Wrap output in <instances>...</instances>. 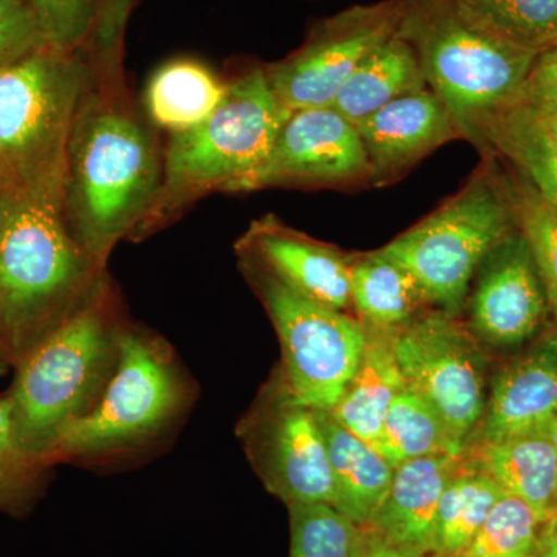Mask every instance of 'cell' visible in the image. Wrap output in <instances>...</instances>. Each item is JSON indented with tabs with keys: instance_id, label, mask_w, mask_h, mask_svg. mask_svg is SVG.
<instances>
[{
	"instance_id": "6da1fadb",
	"label": "cell",
	"mask_w": 557,
	"mask_h": 557,
	"mask_svg": "<svg viewBox=\"0 0 557 557\" xmlns=\"http://www.w3.org/2000/svg\"><path fill=\"white\" fill-rule=\"evenodd\" d=\"M100 271L70 230L64 178L0 190V311L14 366L94 295Z\"/></svg>"
},
{
	"instance_id": "7a4b0ae2",
	"label": "cell",
	"mask_w": 557,
	"mask_h": 557,
	"mask_svg": "<svg viewBox=\"0 0 557 557\" xmlns=\"http://www.w3.org/2000/svg\"><path fill=\"white\" fill-rule=\"evenodd\" d=\"M163 161L141 123L123 102L87 98L67 148L65 215L73 236L98 265L149 214Z\"/></svg>"
},
{
	"instance_id": "3957f363",
	"label": "cell",
	"mask_w": 557,
	"mask_h": 557,
	"mask_svg": "<svg viewBox=\"0 0 557 557\" xmlns=\"http://www.w3.org/2000/svg\"><path fill=\"white\" fill-rule=\"evenodd\" d=\"M123 325L95 289L17 361L7 397L21 445L50 467L58 440L101 397L120 357Z\"/></svg>"
},
{
	"instance_id": "277c9868",
	"label": "cell",
	"mask_w": 557,
	"mask_h": 557,
	"mask_svg": "<svg viewBox=\"0 0 557 557\" xmlns=\"http://www.w3.org/2000/svg\"><path fill=\"white\" fill-rule=\"evenodd\" d=\"M397 36L416 50L428 87L453 113L461 137L518 100L537 51L516 46L475 21L457 0H399Z\"/></svg>"
},
{
	"instance_id": "5b68a950",
	"label": "cell",
	"mask_w": 557,
	"mask_h": 557,
	"mask_svg": "<svg viewBox=\"0 0 557 557\" xmlns=\"http://www.w3.org/2000/svg\"><path fill=\"white\" fill-rule=\"evenodd\" d=\"M289 113L271 89L265 67L228 81L225 97L203 123L172 134L159 196L135 234L159 228L200 197L230 193L267 159Z\"/></svg>"
},
{
	"instance_id": "8992f818",
	"label": "cell",
	"mask_w": 557,
	"mask_h": 557,
	"mask_svg": "<svg viewBox=\"0 0 557 557\" xmlns=\"http://www.w3.org/2000/svg\"><path fill=\"white\" fill-rule=\"evenodd\" d=\"M90 90L89 64L76 50L46 47L0 69V190L65 177L70 137Z\"/></svg>"
},
{
	"instance_id": "52a82bcc",
	"label": "cell",
	"mask_w": 557,
	"mask_h": 557,
	"mask_svg": "<svg viewBox=\"0 0 557 557\" xmlns=\"http://www.w3.org/2000/svg\"><path fill=\"white\" fill-rule=\"evenodd\" d=\"M518 226L505 175L486 168L383 249L409 271L429 304L457 318L480 263Z\"/></svg>"
},
{
	"instance_id": "ba28073f",
	"label": "cell",
	"mask_w": 557,
	"mask_h": 557,
	"mask_svg": "<svg viewBox=\"0 0 557 557\" xmlns=\"http://www.w3.org/2000/svg\"><path fill=\"white\" fill-rule=\"evenodd\" d=\"M185 380L163 339L124 329L120 357L97 405L61 435L50 465L135 448L163 431L185 406Z\"/></svg>"
},
{
	"instance_id": "9c48e42d",
	"label": "cell",
	"mask_w": 557,
	"mask_h": 557,
	"mask_svg": "<svg viewBox=\"0 0 557 557\" xmlns=\"http://www.w3.org/2000/svg\"><path fill=\"white\" fill-rule=\"evenodd\" d=\"M244 262L276 327L289 392L299 405L330 412L357 373L369 330L343 311L306 298L256 263Z\"/></svg>"
},
{
	"instance_id": "30bf717a",
	"label": "cell",
	"mask_w": 557,
	"mask_h": 557,
	"mask_svg": "<svg viewBox=\"0 0 557 557\" xmlns=\"http://www.w3.org/2000/svg\"><path fill=\"white\" fill-rule=\"evenodd\" d=\"M456 319L435 310L388 332L406 383L465 446L485 412V361Z\"/></svg>"
},
{
	"instance_id": "8fae6325",
	"label": "cell",
	"mask_w": 557,
	"mask_h": 557,
	"mask_svg": "<svg viewBox=\"0 0 557 557\" xmlns=\"http://www.w3.org/2000/svg\"><path fill=\"white\" fill-rule=\"evenodd\" d=\"M401 3L386 0L330 17L292 57L267 65L271 89L289 110L330 108L351 73L395 36Z\"/></svg>"
},
{
	"instance_id": "7c38bea8",
	"label": "cell",
	"mask_w": 557,
	"mask_h": 557,
	"mask_svg": "<svg viewBox=\"0 0 557 557\" xmlns=\"http://www.w3.org/2000/svg\"><path fill=\"white\" fill-rule=\"evenodd\" d=\"M359 183H370V166L357 127L335 109H302L289 113L267 159L228 194Z\"/></svg>"
},
{
	"instance_id": "4fadbf2b",
	"label": "cell",
	"mask_w": 557,
	"mask_h": 557,
	"mask_svg": "<svg viewBox=\"0 0 557 557\" xmlns=\"http://www.w3.org/2000/svg\"><path fill=\"white\" fill-rule=\"evenodd\" d=\"M248 432L252 456L271 493L288 505L336 507L327 442L317 410L299 405L284 380V394Z\"/></svg>"
},
{
	"instance_id": "5bb4252c",
	"label": "cell",
	"mask_w": 557,
	"mask_h": 557,
	"mask_svg": "<svg viewBox=\"0 0 557 557\" xmlns=\"http://www.w3.org/2000/svg\"><path fill=\"white\" fill-rule=\"evenodd\" d=\"M474 277L469 319L480 339L509 347L536 335L552 309L533 249L519 226L487 252Z\"/></svg>"
},
{
	"instance_id": "9a60e30c",
	"label": "cell",
	"mask_w": 557,
	"mask_h": 557,
	"mask_svg": "<svg viewBox=\"0 0 557 557\" xmlns=\"http://www.w3.org/2000/svg\"><path fill=\"white\" fill-rule=\"evenodd\" d=\"M237 251L306 298L341 311L351 306L350 259L274 215L252 223Z\"/></svg>"
},
{
	"instance_id": "2e32d148",
	"label": "cell",
	"mask_w": 557,
	"mask_h": 557,
	"mask_svg": "<svg viewBox=\"0 0 557 557\" xmlns=\"http://www.w3.org/2000/svg\"><path fill=\"white\" fill-rule=\"evenodd\" d=\"M355 127L368 156L370 185L394 182L432 150L461 137L453 113L429 87L388 102Z\"/></svg>"
},
{
	"instance_id": "e0dca14e",
	"label": "cell",
	"mask_w": 557,
	"mask_h": 557,
	"mask_svg": "<svg viewBox=\"0 0 557 557\" xmlns=\"http://www.w3.org/2000/svg\"><path fill=\"white\" fill-rule=\"evenodd\" d=\"M557 417V332L539 339L494 379L479 442L537 431Z\"/></svg>"
},
{
	"instance_id": "ac0fdd59",
	"label": "cell",
	"mask_w": 557,
	"mask_h": 557,
	"mask_svg": "<svg viewBox=\"0 0 557 557\" xmlns=\"http://www.w3.org/2000/svg\"><path fill=\"white\" fill-rule=\"evenodd\" d=\"M463 456H428L394 469L387 496L372 527L388 541L413 552L435 553L440 500L450 479L463 469Z\"/></svg>"
},
{
	"instance_id": "d6986e66",
	"label": "cell",
	"mask_w": 557,
	"mask_h": 557,
	"mask_svg": "<svg viewBox=\"0 0 557 557\" xmlns=\"http://www.w3.org/2000/svg\"><path fill=\"white\" fill-rule=\"evenodd\" d=\"M465 467L486 474L505 493L547 520L557 509V450L544 429L496 442H479Z\"/></svg>"
},
{
	"instance_id": "ffe728a7",
	"label": "cell",
	"mask_w": 557,
	"mask_h": 557,
	"mask_svg": "<svg viewBox=\"0 0 557 557\" xmlns=\"http://www.w3.org/2000/svg\"><path fill=\"white\" fill-rule=\"evenodd\" d=\"M318 418L335 480V508L358 527L369 525L387 496L395 468L329 412H318Z\"/></svg>"
},
{
	"instance_id": "44dd1931",
	"label": "cell",
	"mask_w": 557,
	"mask_h": 557,
	"mask_svg": "<svg viewBox=\"0 0 557 557\" xmlns=\"http://www.w3.org/2000/svg\"><path fill=\"white\" fill-rule=\"evenodd\" d=\"M408 386L395 358L388 330H369L357 373L330 416L376 449L384 418L395 397Z\"/></svg>"
},
{
	"instance_id": "7402d4cb",
	"label": "cell",
	"mask_w": 557,
	"mask_h": 557,
	"mask_svg": "<svg viewBox=\"0 0 557 557\" xmlns=\"http://www.w3.org/2000/svg\"><path fill=\"white\" fill-rule=\"evenodd\" d=\"M426 87L416 50L395 33L351 73L330 108L357 126L388 102Z\"/></svg>"
},
{
	"instance_id": "603a6c76",
	"label": "cell",
	"mask_w": 557,
	"mask_h": 557,
	"mask_svg": "<svg viewBox=\"0 0 557 557\" xmlns=\"http://www.w3.org/2000/svg\"><path fill=\"white\" fill-rule=\"evenodd\" d=\"M478 146L508 160L557 211V145L537 115L516 106L497 113L480 131Z\"/></svg>"
},
{
	"instance_id": "cb8c5ba5",
	"label": "cell",
	"mask_w": 557,
	"mask_h": 557,
	"mask_svg": "<svg viewBox=\"0 0 557 557\" xmlns=\"http://www.w3.org/2000/svg\"><path fill=\"white\" fill-rule=\"evenodd\" d=\"M351 306L372 329L397 330L420 317L426 296L383 249L350 260Z\"/></svg>"
},
{
	"instance_id": "d4e9b609",
	"label": "cell",
	"mask_w": 557,
	"mask_h": 557,
	"mask_svg": "<svg viewBox=\"0 0 557 557\" xmlns=\"http://www.w3.org/2000/svg\"><path fill=\"white\" fill-rule=\"evenodd\" d=\"M226 83L199 61L175 60L161 65L146 89V109L157 126L172 134L194 129L218 109Z\"/></svg>"
},
{
	"instance_id": "484cf974",
	"label": "cell",
	"mask_w": 557,
	"mask_h": 557,
	"mask_svg": "<svg viewBox=\"0 0 557 557\" xmlns=\"http://www.w3.org/2000/svg\"><path fill=\"white\" fill-rule=\"evenodd\" d=\"M376 450L397 468L413 458L443 454L461 457L465 446L453 437L437 410L406 386L387 410Z\"/></svg>"
},
{
	"instance_id": "4316f807",
	"label": "cell",
	"mask_w": 557,
	"mask_h": 557,
	"mask_svg": "<svg viewBox=\"0 0 557 557\" xmlns=\"http://www.w3.org/2000/svg\"><path fill=\"white\" fill-rule=\"evenodd\" d=\"M504 493L486 474L463 467L450 479L440 500L435 553L446 557L460 555Z\"/></svg>"
},
{
	"instance_id": "83f0119b",
	"label": "cell",
	"mask_w": 557,
	"mask_h": 557,
	"mask_svg": "<svg viewBox=\"0 0 557 557\" xmlns=\"http://www.w3.org/2000/svg\"><path fill=\"white\" fill-rule=\"evenodd\" d=\"M494 35L542 51L557 46V0H457Z\"/></svg>"
},
{
	"instance_id": "f1b7e54d",
	"label": "cell",
	"mask_w": 557,
	"mask_h": 557,
	"mask_svg": "<svg viewBox=\"0 0 557 557\" xmlns=\"http://www.w3.org/2000/svg\"><path fill=\"white\" fill-rule=\"evenodd\" d=\"M544 522L525 502L504 493L456 557H534Z\"/></svg>"
},
{
	"instance_id": "f546056e",
	"label": "cell",
	"mask_w": 557,
	"mask_h": 557,
	"mask_svg": "<svg viewBox=\"0 0 557 557\" xmlns=\"http://www.w3.org/2000/svg\"><path fill=\"white\" fill-rule=\"evenodd\" d=\"M519 230L533 249L539 273L547 289L549 309L557 319V211L542 199L522 175H505Z\"/></svg>"
},
{
	"instance_id": "4dcf8cb0",
	"label": "cell",
	"mask_w": 557,
	"mask_h": 557,
	"mask_svg": "<svg viewBox=\"0 0 557 557\" xmlns=\"http://www.w3.org/2000/svg\"><path fill=\"white\" fill-rule=\"evenodd\" d=\"M289 557H351L359 536L357 523L325 504L289 505Z\"/></svg>"
},
{
	"instance_id": "1f68e13d",
	"label": "cell",
	"mask_w": 557,
	"mask_h": 557,
	"mask_svg": "<svg viewBox=\"0 0 557 557\" xmlns=\"http://www.w3.org/2000/svg\"><path fill=\"white\" fill-rule=\"evenodd\" d=\"M46 465L21 445L9 397H0V512L22 515L42 490Z\"/></svg>"
},
{
	"instance_id": "d6a6232c",
	"label": "cell",
	"mask_w": 557,
	"mask_h": 557,
	"mask_svg": "<svg viewBox=\"0 0 557 557\" xmlns=\"http://www.w3.org/2000/svg\"><path fill=\"white\" fill-rule=\"evenodd\" d=\"M51 46L78 50L98 20L100 0H27Z\"/></svg>"
},
{
	"instance_id": "836d02e7",
	"label": "cell",
	"mask_w": 557,
	"mask_h": 557,
	"mask_svg": "<svg viewBox=\"0 0 557 557\" xmlns=\"http://www.w3.org/2000/svg\"><path fill=\"white\" fill-rule=\"evenodd\" d=\"M53 47L27 0H0V69Z\"/></svg>"
},
{
	"instance_id": "e575fe53",
	"label": "cell",
	"mask_w": 557,
	"mask_h": 557,
	"mask_svg": "<svg viewBox=\"0 0 557 557\" xmlns=\"http://www.w3.org/2000/svg\"><path fill=\"white\" fill-rule=\"evenodd\" d=\"M512 106L544 119L557 115V46L539 51Z\"/></svg>"
},
{
	"instance_id": "d590c367",
	"label": "cell",
	"mask_w": 557,
	"mask_h": 557,
	"mask_svg": "<svg viewBox=\"0 0 557 557\" xmlns=\"http://www.w3.org/2000/svg\"><path fill=\"white\" fill-rule=\"evenodd\" d=\"M351 557H421L413 549L399 547L376 530H359L357 547Z\"/></svg>"
},
{
	"instance_id": "8d00e7d4",
	"label": "cell",
	"mask_w": 557,
	"mask_h": 557,
	"mask_svg": "<svg viewBox=\"0 0 557 557\" xmlns=\"http://www.w3.org/2000/svg\"><path fill=\"white\" fill-rule=\"evenodd\" d=\"M534 557H557V509L542 523Z\"/></svg>"
},
{
	"instance_id": "74e56055",
	"label": "cell",
	"mask_w": 557,
	"mask_h": 557,
	"mask_svg": "<svg viewBox=\"0 0 557 557\" xmlns=\"http://www.w3.org/2000/svg\"><path fill=\"white\" fill-rule=\"evenodd\" d=\"M14 366L9 344H7L5 330H3L2 311H0V375Z\"/></svg>"
},
{
	"instance_id": "f35d334b",
	"label": "cell",
	"mask_w": 557,
	"mask_h": 557,
	"mask_svg": "<svg viewBox=\"0 0 557 557\" xmlns=\"http://www.w3.org/2000/svg\"><path fill=\"white\" fill-rule=\"evenodd\" d=\"M544 123V126L547 127L548 134L552 135V138L555 139L557 145V115L553 116H539Z\"/></svg>"
},
{
	"instance_id": "ab89813d",
	"label": "cell",
	"mask_w": 557,
	"mask_h": 557,
	"mask_svg": "<svg viewBox=\"0 0 557 557\" xmlns=\"http://www.w3.org/2000/svg\"><path fill=\"white\" fill-rule=\"evenodd\" d=\"M542 429H544V431L547 432L549 440H552L553 445H555V448L557 450V417L553 418V420L549 421L548 424H545V426Z\"/></svg>"
}]
</instances>
